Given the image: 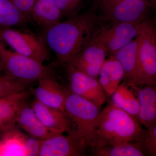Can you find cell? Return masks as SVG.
Returning a JSON list of instances; mask_svg holds the SVG:
<instances>
[{
    "label": "cell",
    "instance_id": "1",
    "mask_svg": "<svg viewBox=\"0 0 156 156\" xmlns=\"http://www.w3.org/2000/svg\"><path fill=\"white\" fill-rule=\"evenodd\" d=\"M97 22L94 13L77 14L44 29L42 38L57 61L66 66L97 34Z\"/></svg>",
    "mask_w": 156,
    "mask_h": 156
},
{
    "label": "cell",
    "instance_id": "2",
    "mask_svg": "<svg viewBox=\"0 0 156 156\" xmlns=\"http://www.w3.org/2000/svg\"><path fill=\"white\" fill-rule=\"evenodd\" d=\"M139 123L112 102L108 103L100 112L94 149L123 142H138L145 131Z\"/></svg>",
    "mask_w": 156,
    "mask_h": 156
},
{
    "label": "cell",
    "instance_id": "3",
    "mask_svg": "<svg viewBox=\"0 0 156 156\" xmlns=\"http://www.w3.org/2000/svg\"><path fill=\"white\" fill-rule=\"evenodd\" d=\"M100 109L91 101L67 90L64 110L70 120L69 133L84 140L88 148L94 149L97 141Z\"/></svg>",
    "mask_w": 156,
    "mask_h": 156
},
{
    "label": "cell",
    "instance_id": "4",
    "mask_svg": "<svg viewBox=\"0 0 156 156\" xmlns=\"http://www.w3.org/2000/svg\"><path fill=\"white\" fill-rule=\"evenodd\" d=\"M0 59L5 76L28 85L44 76L50 71V67L33 58L24 56L6 48L0 41Z\"/></svg>",
    "mask_w": 156,
    "mask_h": 156
},
{
    "label": "cell",
    "instance_id": "5",
    "mask_svg": "<svg viewBox=\"0 0 156 156\" xmlns=\"http://www.w3.org/2000/svg\"><path fill=\"white\" fill-rule=\"evenodd\" d=\"M136 76L131 86H156V29L151 21L140 35Z\"/></svg>",
    "mask_w": 156,
    "mask_h": 156
},
{
    "label": "cell",
    "instance_id": "6",
    "mask_svg": "<svg viewBox=\"0 0 156 156\" xmlns=\"http://www.w3.org/2000/svg\"><path fill=\"white\" fill-rule=\"evenodd\" d=\"M105 19L112 24L140 23L148 20L152 7L150 0H100Z\"/></svg>",
    "mask_w": 156,
    "mask_h": 156
},
{
    "label": "cell",
    "instance_id": "7",
    "mask_svg": "<svg viewBox=\"0 0 156 156\" xmlns=\"http://www.w3.org/2000/svg\"><path fill=\"white\" fill-rule=\"evenodd\" d=\"M0 41L14 51L44 63L50 59L48 47L43 38L11 27H0Z\"/></svg>",
    "mask_w": 156,
    "mask_h": 156
},
{
    "label": "cell",
    "instance_id": "8",
    "mask_svg": "<svg viewBox=\"0 0 156 156\" xmlns=\"http://www.w3.org/2000/svg\"><path fill=\"white\" fill-rule=\"evenodd\" d=\"M151 21L148 20L140 23L113 24L109 28L99 31L97 36L112 55L142 33Z\"/></svg>",
    "mask_w": 156,
    "mask_h": 156
},
{
    "label": "cell",
    "instance_id": "9",
    "mask_svg": "<svg viewBox=\"0 0 156 156\" xmlns=\"http://www.w3.org/2000/svg\"><path fill=\"white\" fill-rule=\"evenodd\" d=\"M65 66L67 68L70 91L91 101L101 109L108 98L97 78L87 75L69 65Z\"/></svg>",
    "mask_w": 156,
    "mask_h": 156
},
{
    "label": "cell",
    "instance_id": "10",
    "mask_svg": "<svg viewBox=\"0 0 156 156\" xmlns=\"http://www.w3.org/2000/svg\"><path fill=\"white\" fill-rule=\"evenodd\" d=\"M97 34L67 64L95 78L98 77L101 68L108 54L106 47L98 37Z\"/></svg>",
    "mask_w": 156,
    "mask_h": 156
},
{
    "label": "cell",
    "instance_id": "11",
    "mask_svg": "<svg viewBox=\"0 0 156 156\" xmlns=\"http://www.w3.org/2000/svg\"><path fill=\"white\" fill-rule=\"evenodd\" d=\"M87 149L84 140L75 134H58L43 140L38 156H85Z\"/></svg>",
    "mask_w": 156,
    "mask_h": 156
},
{
    "label": "cell",
    "instance_id": "12",
    "mask_svg": "<svg viewBox=\"0 0 156 156\" xmlns=\"http://www.w3.org/2000/svg\"><path fill=\"white\" fill-rule=\"evenodd\" d=\"M50 71L38 80V85L34 91L35 99L45 105L65 112L67 90L51 75Z\"/></svg>",
    "mask_w": 156,
    "mask_h": 156
},
{
    "label": "cell",
    "instance_id": "13",
    "mask_svg": "<svg viewBox=\"0 0 156 156\" xmlns=\"http://www.w3.org/2000/svg\"><path fill=\"white\" fill-rule=\"evenodd\" d=\"M30 105L39 119L48 129L58 134L69 133L71 123L65 112L45 105L36 99Z\"/></svg>",
    "mask_w": 156,
    "mask_h": 156
},
{
    "label": "cell",
    "instance_id": "14",
    "mask_svg": "<svg viewBox=\"0 0 156 156\" xmlns=\"http://www.w3.org/2000/svg\"><path fill=\"white\" fill-rule=\"evenodd\" d=\"M29 96L25 91L0 98V133L14 128L20 109L26 102Z\"/></svg>",
    "mask_w": 156,
    "mask_h": 156
},
{
    "label": "cell",
    "instance_id": "15",
    "mask_svg": "<svg viewBox=\"0 0 156 156\" xmlns=\"http://www.w3.org/2000/svg\"><path fill=\"white\" fill-rule=\"evenodd\" d=\"M132 86L137 92L139 101L138 121L146 128L156 124V86H145L142 88Z\"/></svg>",
    "mask_w": 156,
    "mask_h": 156
},
{
    "label": "cell",
    "instance_id": "16",
    "mask_svg": "<svg viewBox=\"0 0 156 156\" xmlns=\"http://www.w3.org/2000/svg\"><path fill=\"white\" fill-rule=\"evenodd\" d=\"M125 73L122 65L113 55L105 59L99 72L98 82L106 94L111 97L124 80Z\"/></svg>",
    "mask_w": 156,
    "mask_h": 156
},
{
    "label": "cell",
    "instance_id": "17",
    "mask_svg": "<svg viewBox=\"0 0 156 156\" xmlns=\"http://www.w3.org/2000/svg\"><path fill=\"white\" fill-rule=\"evenodd\" d=\"M16 124L31 136L39 139H48L58 134L45 127L30 105L26 102L20 109L16 118Z\"/></svg>",
    "mask_w": 156,
    "mask_h": 156
},
{
    "label": "cell",
    "instance_id": "18",
    "mask_svg": "<svg viewBox=\"0 0 156 156\" xmlns=\"http://www.w3.org/2000/svg\"><path fill=\"white\" fill-rule=\"evenodd\" d=\"M62 17L55 0H35L30 17L44 29L60 22Z\"/></svg>",
    "mask_w": 156,
    "mask_h": 156
},
{
    "label": "cell",
    "instance_id": "19",
    "mask_svg": "<svg viewBox=\"0 0 156 156\" xmlns=\"http://www.w3.org/2000/svg\"><path fill=\"white\" fill-rule=\"evenodd\" d=\"M140 35L128 44L112 54L117 58L124 69V80L130 85L133 83L136 74Z\"/></svg>",
    "mask_w": 156,
    "mask_h": 156
},
{
    "label": "cell",
    "instance_id": "20",
    "mask_svg": "<svg viewBox=\"0 0 156 156\" xmlns=\"http://www.w3.org/2000/svg\"><path fill=\"white\" fill-rule=\"evenodd\" d=\"M111 96L113 103L131 115L139 122V101L131 85L123 80Z\"/></svg>",
    "mask_w": 156,
    "mask_h": 156
},
{
    "label": "cell",
    "instance_id": "21",
    "mask_svg": "<svg viewBox=\"0 0 156 156\" xmlns=\"http://www.w3.org/2000/svg\"><path fill=\"white\" fill-rule=\"evenodd\" d=\"M97 156H143L145 151L138 142H126L92 150Z\"/></svg>",
    "mask_w": 156,
    "mask_h": 156
},
{
    "label": "cell",
    "instance_id": "22",
    "mask_svg": "<svg viewBox=\"0 0 156 156\" xmlns=\"http://www.w3.org/2000/svg\"><path fill=\"white\" fill-rule=\"evenodd\" d=\"M14 128L4 134L0 141V156H25L24 142L25 137Z\"/></svg>",
    "mask_w": 156,
    "mask_h": 156
},
{
    "label": "cell",
    "instance_id": "23",
    "mask_svg": "<svg viewBox=\"0 0 156 156\" xmlns=\"http://www.w3.org/2000/svg\"><path fill=\"white\" fill-rule=\"evenodd\" d=\"M28 20L10 0H0V27L21 26Z\"/></svg>",
    "mask_w": 156,
    "mask_h": 156
},
{
    "label": "cell",
    "instance_id": "24",
    "mask_svg": "<svg viewBox=\"0 0 156 156\" xmlns=\"http://www.w3.org/2000/svg\"><path fill=\"white\" fill-rule=\"evenodd\" d=\"M27 85L0 75V98L25 91Z\"/></svg>",
    "mask_w": 156,
    "mask_h": 156
},
{
    "label": "cell",
    "instance_id": "25",
    "mask_svg": "<svg viewBox=\"0 0 156 156\" xmlns=\"http://www.w3.org/2000/svg\"><path fill=\"white\" fill-rule=\"evenodd\" d=\"M148 156H156V124L147 128L138 141Z\"/></svg>",
    "mask_w": 156,
    "mask_h": 156
},
{
    "label": "cell",
    "instance_id": "26",
    "mask_svg": "<svg viewBox=\"0 0 156 156\" xmlns=\"http://www.w3.org/2000/svg\"><path fill=\"white\" fill-rule=\"evenodd\" d=\"M62 17H69L77 15L82 0H55Z\"/></svg>",
    "mask_w": 156,
    "mask_h": 156
},
{
    "label": "cell",
    "instance_id": "27",
    "mask_svg": "<svg viewBox=\"0 0 156 156\" xmlns=\"http://www.w3.org/2000/svg\"><path fill=\"white\" fill-rule=\"evenodd\" d=\"M43 140L31 136L30 137H25L24 142L25 156H38Z\"/></svg>",
    "mask_w": 156,
    "mask_h": 156
},
{
    "label": "cell",
    "instance_id": "28",
    "mask_svg": "<svg viewBox=\"0 0 156 156\" xmlns=\"http://www.w3.org/2000/svg\"><path fill=\"white\" fill-rule=\"evenodd\" d=\"M35 0H10L13 5L27 19L31 17Z\"/></svg>",
    "mask_w": 156,
    "mask_h": 156
},
{
    "label": "cell",
    "instance_id": "29",
    "mask_svg": "<svg viewBox=\"0 0 156 156\" xmlns=\"http://www.w3.org/2000/svg\"><path fill=\"white\" fill-rule=\"evenodd\" d=\"M4 70V68H3V66L1 59H0V75L3 72Z\"/></svg>",
    "mask_w": 156,
    "mask_h": 156
},
{
    "label": "cell",
    "instance_id": "30",
    "mask_svg": "<svg viewBox=\"0 0 156 156\" xmlns=\"http://www.w3.org/2000/svg\"><path fill=\"white\" fill-rule=\"evenodd\" d=\"M150 1H152H152H153V0H150Z\"/></svg>",
    "mask_w": 156,
    "mask_h": 156
}]
</instances>
